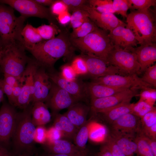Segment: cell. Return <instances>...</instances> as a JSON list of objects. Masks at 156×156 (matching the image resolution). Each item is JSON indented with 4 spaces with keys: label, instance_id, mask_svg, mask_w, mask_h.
<instances>
[{
    "label": "cell",
    "instance_id": "29",
    "mask_svg": "<svg viewBox=\"0 0 156 156\" xmlns=\"http://www.w3.org/2000/svg\"><path fill=\"white\" fill-rule=\"evenodd\" d=\"M90 122L87 121L77 131L74 138L75 145L81 150H85L89 138Z\"/></svg>",
    "mask_w": 156,
    "mask_h": 156
},
{
    "label": "cell",
    "instance_id": "47",
    "mask_svg": "<svg viewBox=\"0 0 156 156\" xmlns=\"http://www.w3.org/2000/svg\"><path fill=\"white\" fill-rule=\"evenodd\" d=\"M3 80L5 83L12 87L18 85L20 83V81L15 77L8 74H4Z\"/></svg>",
    "mask_w": 156,
    "mask_h": 156
},
{
    "label": "cell",
    "instance_id": "34",
    "mask_svg": "<svg viewBox=\"0 0 156 156\" xmlns=\"http://www.w3.org/2000/svg\"><path fill=\"white\" fill-rule=\"evenodd\" d=\"M154 107L145 101L139 99L137 103H133L131 113L141 118Z\"/></svg>",
    "mask_w": 156,
    "mask_h": 156
},
{
    "label": "cell",
    "instance_id": "7",
    "mask_svg": "<svg viewBox=\"0 0 156 156\" xmlns=\"http://www.w3.org/2000/svg\"><path fill=\"white\" fill-rule=\"evenodd\" d=\"M107 62L117 67L120 74L128 75L140 74V66L133 52L114 47L108 57Z\"/></svg>",
    "mask_w": 156,
    "mask_h": 156
},
{
    "label": "cell",
    "instance_id": "18",
    "mask_svg": "<svg viewBox=\"0 0 156 156\" xmlns=\"http://www.w3.org/2000/svg\"><path fill=\"white\" fill-rule=\"evenodd\" d=\"M34 92L31 103L45 101L52 86L48 74L46 69L38 65L34 75Z\"/></svg>",
    "mask_w": 156,
    "mask_h": 156
},
{
    "label": "cell",
    "instance_id": "24",
    "mask_svg": "<svg viewBox=\"0 0 156 156\" xmlns=\"http://www.w3.org/2000/svg\"><path fill=\"white\" fill-rule=\"evenodd\" d=\"M43 144L47 150L53 154H70L83 151L70 142L61 139L52 141H47Z\"/></svg>",
    "mask_w": 156,
    "mask_h": 156
},
{
    "label": "cell",
    "instance_id": "58",
    "mask_svg": "<svg viewBox=\"0 0 156 156\" xmlns=\"http://www.w3.org/2000/svg\"><path fill=\"white\" fill-rule=\"evenodd\" d=\"M17 156H29V154H24Z\"/></svg>",
    "mask_w": 156,
    "mask_h": 156
},
{
    "label": "cell",
    "instance_id": "52",
    "mask_svg": "<svg viewBox=\"0 0 156 156\" xmlns=\"http://www.w3.org/2000/svg\"><path fill=\"white\" fill-rule=\"evenodd\" d=\"M96 156H112L106 146L103 144L102 145L99 152Z\"/></svg>",
    "mask_w": 156,
    "mask_h": 156
},
{
    "label": "cell",
    "instance_id": "30",
    "mask_svg": "<svg viewBox=\"0 0 156 156\" xmlns=\"http://www.w3.org/2000/svg\"><path fill=\"white\" fill-rule=\"evenodd\" d=\"M97 26L89 18L79 27L73 29L70 34L71 39L84 37L93 31Z\"/></svg>",
    "mask_w": 156,
    "mask_h": 156
},
{
    "label": "cell",
    "instance_id": "4",
    "mask_svg": "<svg viewBox=\"0 0 156 156\" xmlns=\"http://www.w3.org/2000/svg\"><path fill=\"white\" fill-rule=\"evenodd\" d=\"M70 40L73 46L80 49L82 53L93 55L107 63L108 56L114 47L108 34L97 26L86 36L77 38H70Z\"/></svg>",
    "mask_w": 156,
    "mask_h": 156
},
{
    "label": "cell",
    "instance_id": "38",
    "mask_svg": "<svg viewBox=\"0 0 156 156\" xmlns=\"http://www.w3.org/2000/svg\"><path fill=\"white\" fill-rule=\"evenodd\" d=\"M112 7L115 13L120 14L123 18H127V11L129 9L128 0H114Z\"/></svg>",
    "mask_w": 156,
    "mask_h": 156
},
{
    "label": "cell",
    "instance_id": "42",
    "mask_svg": "<svg viewBox=\"0 0 156 156\" xmlns=\"http://www.w3.org/2000/svg\"><path fill=\"white\" fill-rule=\"evenodd\" d=\"M50 10L53 16H58L61 13L68 10L67 6L62 0H55L50 6Z\"/></svg>",
    "mask_w": 156,
    "mask_h": 156
},
{
    "label": "cell",
    "instance_id": "45",
    "mask_svg": "<svg viewBox=\"0 0 156 156\" xmlns=\"http://www.w3.org/2000/svg\"><path fill=\"white\" fill-rule=\"evenodd\" d=\"M112 2V0H87L88 4L92 7L113 8Z\"/></svg>",
    "mask_w": 156,
    "mask_h": 156
},
{
    "label": "cell",
    "instance_id": "1",
    "mask_svg": "<svg viewBox=\"0 0 156 156\" xmlns=\"http://www.w3.org/2000/svg\"><path fill=\"white\" fill-rule=\"evenodd\" d=\"M75 47L71 43L70 34L66 30H61L52 39L42 41L28 50L38 65L51 70L55 62L65 57L70 60L73 55Z\"/></svg>",
    "mask_w": 156,
    "mask_h": 156
},
{
    "label": "cell",
    "instance_id": "32",
    "mask_svg": "<svg viewBox=\"0 0 156 156\" xmlns=\"http://www.w3.org/2000/svg\"><path fill=\"white\" fill-rule=\"evenodd\" d=\"M36 28L42 39L46 40L54 38L61 31L57 25L53 23L42 25Z\"/></svg>",
    "mask_w": 156,
    "mask_h": 156
},
{
    "label": "cell",
    "instance_id": "54",
    "mask_svg": "<svg viewBox=\"0 0 156 156\" xmlns=\"http://www.w3.org/2000/svg\"><path fill=\"white\" fill-rule=\"evenodd\" d=\"M35 1L37 3L44 6H50L55 1L54 0H35Z\"/></svg>",
    "mask_w": 156,
    "mask_h": 156
},
{
    "label": "cell",
    "instance_id": "46",
    "mask_svg": "<svg viewBox=\"0 0 156 156\" xmlns=\"http://www.w3.org/2000/svg\"><path fill=\"white\" fill-rule=\"evenodd\" d=\"M63 136L62 133L53 127L47 130L46 141H52L61 139Z\"/></svg>",
    "mask_w": 156,
    "mask_h": 156
},
{
    "label": "cell",
    "instance_id": "15",
    "mask_svg": "<svg viewBox=\"0 0 156 156\" xmlns=\"http://www.w3.org/2000/svg\"><path fill=\"white\" fill-rule=\"evenodd\" d=\"M82 8L86 11L90 19L98 27L106 31H111L119 26L126 27L127 24L118 18L114 14L99 12L87 3Z\"/></svg>",
    "mask_w": 156,
    "mask_h": 156
},
{
    "label": "cell",
    "instance_id": "51",
    "mask_svg": "<svg viewBox=\"0 0 156 156\" xmlns=\"http://www.w3.org/2000/svg\"><path fill=\"white\" fill-rule=\"evenodd\" d=\"M142 133L143 135L144 138L150 146L154 156H156V140L151 138L145 135L143 133Z\"/></svg>",
    "mask_w": 156,
    "mask_h": 156
},
{
    "label": "cell",
    "instance_id": "14",
    "mask_svg": "<svg viewBox=\"0 0 156 156\" xmlns=\"http://www.w3.org/2000/svg\"><path fill=\"white\" fill-rule=\"evenodd\" d=\"M52 82V86L45 103L54 113L68 108L79 102L66 91Z\"/></svg>",
    "mask_w": 156,
    "mask_h": 156
},
{
    "label": "cell",
    "instance_id": "21",
    "mask_svg": "<svg viewBox=\"0 0 156 156\" xmlns=\"http://www.w3.org/2000/svg\"><path fill=\"white\" fill-rule=\"evenodd\" d=\"M90 107L79 102L68 108L64 114L72 123L78 129L87 122V117Z\"/></svg>",
    "mask_w": 156,
    "mask_h": 156
},
{
    "label": "cell",
    "instance_id": "3",
    "mask_svg": "<svg viewBox=\"0 0 156 156\" xmlns=\"http://www.w3.org/2000/svg\"><path fill=\"white\" fill-rule=\"evenodd\" d=\"M149 9L131 10L126 18V27L130 29L140 45L155 43L156 27L154 14Z\"/></svg>",
    "mask_w": 156,
    "mask_h": 156
},
{
    "label": "cell",
    "instance_id": "40",
    "mask_svg": "<svg viewBox=\"0 0 156 156\" xmlns=\"http://www.w3.org/2000/svg\"><path fill=\"white\" fill-rule=\"evenodd\" d=\"M103 144L112 156H126L109 135L106 138Z\"/></svg>",
    "mask_w": 156,
    "mask_h": 156
},
{
    "label": "cell",
    "instance_id": "2",
    "mask_svg": "<svg viewBox=\"0 0 156 156\" xmlns=\"http://www.w3.org/2000/svg\"><path fill=\"white\" fill-rule=\"evenodd\" d=\"M32 106L31 103L16 115L11 140L13 148L19 155L29 154L34 147L36 127L31 120Z\"/></svg>",
    "mask_w": 156,
    "mask_h": 156
},
{
    "label": "cell",
    "instance_id": "20",
    "mask_svg": "<svg viewBox=\"0 0 156 156\" xmlns=\"http://www.w3.org/2000/svg\"><path fill=\"white\" fill-rule=\"evenodd\" d=\"M131 52L135 54L140 66V74L144 72L156 61V43L149 45H140L133 48Z\"/></svg>",
    "mask_w": 156,
    "mask_h": 156
},
{
    "label": "cell",
    "instance_id": "41",
    "mask_svg": "<svg viewBox=\"0 0 156 156\" xmlns=\"http://www.w3.org/2000/svg\"><path fill=\"white\" fill-rule=\"evenodd\" d=\"M60 70V73L64 79L70 81H75L78 79V76L70 64L63 65L61 67Z\"/></svg>",
    "mask_w": 156,
    "mask_h": 156
},
{
    "label": "cell",
    "instance_id": "56",
    "mask_svg": "<svg viewBox=\"0 0 156 156\" xmlns=\"http://www.w3.org/2000/svg\"><path fill=\"white\" fill-rule=\"evenodd\" d=\"M3 79H0V103L3 101L4 94L3 90Z\"/></svg>",
    "mask_w": 156,
    "mask_h": 156
},
{
    "label": "cell",
    "instance_id": "27",
    "mask_svg": "<svg viewBox=\"0 0 156 156\" xmlns=\"http://www.w3.org/2000/svg\"><path fill=\"white\" fill-rule=\"evenodd\" d=\"M133 105L130 103H122L99 113L110 125L123 115L131 113Z\"/></svg>",
    "mask_w": 156,
    "mask_h": 156
},
{
    "label": "cell",
    "instance_id": "25",
    "mask_svg": "<svg viewBox=\"0 0 156 156\" xmlns=\"http://www.w3.org/2000/svg\"><path fill=\"white\" fill-rule=\"evenodd\" d=\"M32 104L31 120L35 127L43 126L50 121L51 115L44 102L38 101Z\"/></svg>",
    "mask_w": 156,
    "mask_h": 156
},
{
    "label": "cell",
    "instance_id": "35",
    "mask_svg": "<svg viewBox=\"0 0 156 156\" xmlns=\"http://www.w3.org/2000/svg\"><path fill=\"white\" fill-rule=\"evenodd\" d=\"M70 65L78 76L88 75L86 62L81 55L74 57Z\"/></svg>",
    "mask_w": 156,
    "mask_h": 156
},
{
    "label": "cell",
    "instance_id": "23",
    "mask_svg": "<svg viewBox=\"0 0 156 156\" xmlns=\"http://www.w3.org/2000/svg\"><path fill=\"white\" fill-rule=\"evenodd\" d=\"M88 97L91 100L108 96L128 89L117 88L92 81L86 83Z\"/></svg>",
    "mask_w": 156,
    "mask_h": 156
},
{
    "label": "cell",
    "instance_id": "26",
    "mask_svg": "<svg viewBox=\"0 0 156 156\" xmlns=\"http://www.w3.org/2000/svg\"><path fill=\"white\" fill-rule=\"evenodd\" d=\"M53 127L61 132L63 136L70 139H73L78 130L65 114H56Z\"/></svg>",
    "mask_w": 156,
    "mask_h": 156
},
{
    "label": "cell",
    "instance_id": "12",
    "mask_svg": "<svg viewBox=\"0 0 156 156\" xmlns=\"http://www.w3.org/2000/svg\"><path fill=\"white\" fill-rule=\"evenodd\" d=\"M17 113L15 107L6 102L0 109V146L7 148L11 140Z\"/></svg>",
    "mask_w": 156,
    "mask_h": 156
},
{
    "label": "cell",
    "instance_id": "48",
    "mask_svg": "<svg viewBox=\"0 0 156 156\" xmlns=\"http://www.w3.org/2000/svg\"><path fill=\"white\" fill-rule=\"evenodd\" d=\"M3 90L4 94H6L8 98L9 103L13 106V101L12 87L6 84L3 81Z\"/></svg>",
    "mask_w": 156,
    "mask_h": 156
},
{
    "label": "cell",
    "instance_id": "49",
    "mask_svg": "<svg viewBox=\"0 0 156 156\" xmlns=\"http://www.w3.org/2000/svg\"><path fill=\"white\" fill-rule=\"evenodd\" d=\"M71 15L69 11H65L57 16V20L61 24L65 25L70 22Z\"/></svg>",
    "mask_w": 156,
    "mask_h": 156
},
{
    "label": "cell",
    "instance_id": "8",
    "mask_svg": "<svg viewBox=\"0 0 156 156\" xmlns=\"http://www.w3.org/2000/svg\"><path fill=\"white\" fill-rule=\"evenodd\" d=\"M0 3L8 5L19 12L21 16L26 18L33 16L44 18L48 20L50 23L57 25L49 8L40 4L35 0H1Z\"/></svg>",
    "mask_w": 156,
    "mask_h": 156
},
{
    "label": "cell",
    "instance_id": "43",
    "mask_svg": "<svg viewBox=\"0 0 156 156\" xmlns=\"http://www.w3.org/2000/svg\"><path fill=\"white\" fill-rule=\"evenodd\" d=\"M66 5L68 11L72 12L75 10L81 8L87 3V0H62Z\"/></svg>",
    "mask_w": 156,
    "mask_h": 156
},
{
    "label": "cell",
    "instance_id": "11",
    "mask_svg": "<svg viewBox=\"0 0 156 156\" xmlns=\"http://www.w3.org/2000/svg\"><path fill=\"white\" fill-rule=\"evenodd\" d=\"M92 81L112 87L136 90L153 87L143 81L136 74L125 76L117 74L109 75L93 79Z\"/></svg>",
    "mask_w": 156,
    "mask_h": 156
},
{
    "label": "cell",
    "instance_id": "28",
    "mask_svg": "<svg viewBox=\"0 0 156 156\" xmlns=\"http://www.w3.org/2000/svg\"><path fill=\"white\" fill-rule=\"evenodd\" d=\"M21 35L23 40V44L27 50L43 40L36 28L28 24L24 26L21 31Z\"/></svg>",
    "mask_w": 156,
    "mask_h": 156
},
{
    "label": "cell",
    "instance_id": "36",
    "mask_svg": "<svg viewBox=\"0 0 156 156\" xmlns=\"http://www.w3.org/2000/svg\"><path fill=\"white\" fill-rule=\"evenodd\" d=\"M131 10H142L148 9L156 5L155 0H128Z\"/></svg>",
    "mask_w": 156,
    "mask_h": 156
},
{
    "label": "cell",
    "instance_id": "37",
    "mask_svg": "<svg viewBox=\"0 0 156 156\" xmlns=\"http://www.w3.org/2000/svg\"><path fill=\"white\" fill-rule=\"evenodd\" d=\"M141 131H144L156 124V109L155 107L140 118Z\"/></svg>",
    "mask_w": 156,
    "mask_h": 156
},
{
    "label": "cell",
    "instance_id": "31",
    "mask_svg": "<svg viewBox=\"0 0 156 156\" xmlns=\"http://www.w3.org/2000/svg\"><path fill=\"white\" fill-rule=\"evenodd\" d=\"M134 140L137 146L138 156H154L150 146L141 131L136 135Z\"/></svg>",
    "mask_w": 156,
    "mask_h": 156
},
{
    "label": "cell",
    "instance_id": "60",
    "mask_svg": "<svg viewBox=\"0 0 156 156\" xmlns=\"http://www.w3.org/2000/svg\"><path fill=\"white\" fill-rule=\"evenodd\" d=\"M0 72H1V70L0 68Z\"/></svg>",
    "mask_w": 156,
    "mask_h": 156
},
{
    "label": "cell",
    "instance_id": "6",
    "mask_svg": "<svg viewBox=\"0 0 156 156\" xmlns=\"http://www.w3.org/2000/svg\"><path fill=\"white\" fill-rule=\"evenodd\" d=\"M25 49L21 43L17 42L3 47L0 58V68L3 74L13 76L20 81L29 59Z\"/></svg>",
    "mask_w": 156,
    "mask_h": 156
},
{
    "label": "cell",
    "instance_id": "5",
    "mask_svg": "<svg viewBox=\"0 0 156 156\" xmlns=\"http://www.w3.org/2000/svg\"><path fill=\"white\" fill-rule=\"evenodd\" d=\"M26 18L16 16L12 8L0 4V38L3 48L17 42L23 44L21 33Z\"/></svg>",
    "mask_w": 156,
    "mask_h": 156
},
{
    "label": "cell",
    "instance_id": "57",
    "mask_svg": "<svg viewBox=\"0 0 156 156\" xmlns=\"http://www.w3.org/2000/svg\"><path fill=\"white\" fill-rule=\"evenodd\" d=\"M3 49V47L2 46L1 41L0 38V49Z\"/></svg>",
    "mask_w": 156,
    "mask_h": 156
},
{
    "label": "cell",
    "instance_id": "16",
    "mask_svg": "<svg viewBox=\"0 0 156 156\" xmlns=\"http://www.w3.org/2000/svg\"><path fill=\"white\" fill-rule=\"evenodd\" d=\"M110 125V130L134 139L141 131L140 118L129 113L121 116Z\"/></svg>",
    "mask_w": 156,
    "mask_h": 156
},
{
    "label": "cell",
    "instance_id": "53",
    "mask_svg": "<svg viewBox=\"0 0 156 156\" xmlns=\"http://www.w3.org/2000/svg\"><path fill=\"white\" fill-rule=\"evenodd\" d=\"M50 156H86L87 155L86 150L81 151L78 152L70 154H53Z\"/></svg>",
    "mask_w": 156,
    "mask_h": 156
},
{
    "label": "cell",
    "instance_id": "17",
    "mask_svg": "<svg viewBox=\"0 0 156 156\" xmlns=\"http://www.w3.org/2000/svg\"><path fill=\"white\" fill-rule=\"evenodd\" d=\"M81 55L86 62L88 75L93 79L120 73L117 67L108 65V64L102 59L91 54L82 53Z\"/></svg>",
    "mask_w": 156,
    "mask_h": 156
},
{
    "label": "cell",
    "instance_id": "39",
    "mask_svg": "<svg viewBox=\"0 0 156 156\" xmlns=\"http://www.w3.org/2000/svg\"><path fill=\"white\" fill-rule=\"evenodd\" d=\"M143 75L141 78L146 83L156 87V64L148 67L144 72Z\"/></svg>",
    "mask_w": 156,
    "mask_h": 156
},
{
    "label": "cell",
    "instance_id": "50",
    "mask_svg": "<svg viewBox=\"0 0 156 156\" xmlns=\"http://www.w3.org/2000/svg\"><path fill=\"white\" fill-rule=\"evenodd\" d=\"M13 101V106L16 107L18 97L21 94V85L20 82L18 85L12 87Z\"/></svg>",
    "mask_w": 156,
    "mask_h": 156
},
{
    "label": "cell",
    "instance_id": "33",
    "mask_svg": "<svg viewBox=\"0 0 156 156\" xmlns=\"http://www.w3.org/2000/svg\"><path fill=\"white\" fill-rule=\"evenodd\" d=\"M89 18L88 13L82 8L75 10L71 15L69 27L73 29L77 28Z\"/></svg>",
    "mask_w": 156,
    "mask_h": 156
},
{
    "label": "cell",
    "instance_id": "44",
    "mask_svg": "<svg viewBox=\"0 0 156 156\" xmlns=\"http://www.w3.org/2000/svg\"><path fill=\"white\" fill-rule=\"evenodd\" d=\"M47 130L43 126L36 127L34 138L35 142L44 144L47 140Z\"/></svg>",
    "mask_w": 156,
    "mask_h": 156
},
{
    "label": "cell",
    "instance_id": "13",
    "mask_svg": "<svg viewBox=\"0 0 156 156\" xmlns=\"http://www.w3.org/2000/svg\"><path fill=\"white\" fill-rule=\"evenodd\" d=\"M48 73L51 81L66 91L79 102L86 100L88 97L86 83L77 79L75 81L67 80L60 73L50 70Z\"/></svg>",
    "mask_w": 156,
    "mask_h": 156
},
{
    "label": "cell",
    "instance_id": "55",
    "mask_svg": "<svg viewBox=\"0 0 156 156\" xmlns=\"http://www.w3.org/2000/svg\"><path fill=\"white\" fill-rule=\"evenodd\" d=\"M0 156H12L7 148L0 146Z\"/></svg>",
    "mask_w": 156,
    "mask_h": 156
},
{
    "label": "cell",
    "instance_id": "10",
    "mask_svg": "<svg viewBox=\"0 0 156 156\" xmlns=\"http://www.w3.org/2000/svg\"><path fill=\"white\" fill-rule=\"evenodd\" d=\"M139 94L138 90L128 89L108 96L92 99L90 109L94 114L100 113L121 104L130 103Z\"/></svg>",
    "mask_w": 156,
    "mask_h": 156
},
{
    "label": "cell",
    "instance_id": "22",
    "mask_svg": "<svg viewBox=\"0 0 156 156\" xmlns=\"http://www.w3.org/2000/svg\"><path fill=\"white\" fill-rule=\"evenodd\" d=\"M109 135L126 156H138L134 139L111 130Z\"/></svg>",
    "mask_w": 156,
    "mask_h": 156
},
{
    "label": "cell",
    "instance_id": "59",
    "mask_svg": "<svg viewBox=\"0 0 156 156\" xmlns=\"http://www.w3.org/2000/svg\"><path fill=\"white\" fill-rule=\"evenodd\" d=\"M3 49H0V58L1 57V54H2V53Z\"/></svg>",
    "mask_w": 156,
    "mask_h": 156
},
{
    "label": "cell",
    "instance_id": "19",
    "mask_svg": "<svg viewBox=\"0 0 156 156\" xmlns=\"http://www.w3.org/2000/svg\"><path fill=\"white\" fill-rule=\"evenodd\" d=\"M108 36L114 47L131 51L138 44L132 32L125 27H116L109 31Z\"/></svg>",
    "mask_w": 156,
    "mask_h": 156
},
{
    "label": "cell",
    "instance_id": "9",
    "mask_svg": "<svg viewBox=\"0 0 156 156\" xmlns=\"http://www.w3.org/2000/svg\"><path fill=\"white\" fill-rule=\"evenodd\" d=\"M38 65L34 59L29 58L25 71L20 80L21 90L16 107L23 109L31 103L34 92V75Z\"/></svg>",
    "mask_w": 156,
    "mask_h": 156
}]
</instances>
